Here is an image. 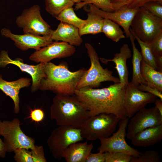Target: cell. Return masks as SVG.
Listing matches in <instances>:
<instances>
[{
  "label": "cell",
  "mask_w": 162,
  "mask_h": 162,
  "mask_svg": "<svg viewBox=\"0 0 162 162\" xmlns=\"http://www.w3.org/2000/svg\"><path fill=\"white\" fill-rule=\"evenodd\" d=\"M44 0L46 11L55 18L63 10L74 4L70 0Z\"/></svg>",
  "instance_id": "obj_26"
},
{
  "label": "cell",
  "mask_w": 162,
  "mask_h": 162,
  "mask_svg": "<svg viewBox=\"0 0 162 162\" xmlns=\"http://www.w3.org/2000/svg\"><path fill=\"white\" fill-rule=\"evenodd\" d=\"M19 148L14 152V160L17 162H36V158L34 149H30Z\"/></svg>",
  "instance_id": "obj_30"
},
{
  "label": "cell",
  "mask_w": 162,
  "mask_h": 162,
  "mask_svg": "<svg viewBox=\"0 0 162 162\" xmlns=\"http://www.w3.org/2000/svg\"><path fill=\"white\" fill-rule=\"evenodd\" d=\"M160 158L158 152L151 150L141 153L139 157H132L130 162H160Z\"/></svg>",
  "instance_id": "obj_31"
},
{
  "label": "cell",
  "mask_w": 162,
  "mask_h": 162,
  "mask_svg": "<svg viewBox=\"0 0 162 162\" xmlns=\"http://www.w3.org/2000/svg\"><path fill=\"white\" fill-rule=\"evenodd\" d=\"M162 139V124L146 128L137 133L131 139V143L138 147L153 145Z\"/></svg>",
  "instance_id": "obj_20"
},
{
  "label": "cell",
  "mask_w": 162,
  "mask_h": 162,
  "mask_svg": "<svg viewBox=\"0 0 162 162\" xmlns=\"http://www.w3.org/2000/svg\"><path fill=\"white\" fill-rule=\"evenodd\" d=\"M50 117L58 126L81 128L90 117L88 110L74 95L56 94L50 108Z\"/></svg>",
  "instance_id": "obj_3"
},
{
  "label": "cell",
  "mask_w": 162,
  "mask_h": 162,
  "mask_svg": "<svg viewBox=\"0 0 162 162\" xmlns=\"http://www.w3.org/2000/svg\"><path fill=\"white\" fill-rule=\"evenodd\" d=\"M90 4L104 11L112 12L115 11L113 4L109 0H84L75 4V10H77Z\"/></svg>",
  "instance_id": "obj_29"
},
{
  "label": "cell",
  "mask_w": 162,
  "mask_h": 162,
  "mask_svg": "<svg viewBox=\"0 0 162 162\" xmlns=\"http://www.w3.org/2000/svg\"><path fill=\"white\" fill-rule=\"evenodd\" d=\"M87 18L79 32L81 36L85 34H96L102 32L103 18L92 12L88 11Z\"/></svg>",
  "instance_id": "obj_24"
},
{
  "label": "cell",
  "mask_w": 162,
  "mask_h": 162,
  "mask_svg": "<svg viewBox=\"0 0 162 162\" xmlns=\"http://www.w3.org/2000/svg\"><path fill=\"white\" fill-rule=\"evenodd\" d=\"M1 33L3 36L9 38L13 41L15 45L23 51L29 49L38 50L53 42L50 36H41L29 33L20 35L15 34L9 29L5 28L1 30Z\"/></svg>",
  "instance_id": "obj_16"
},
{
  "label": "cell",
  "mask_w": 162,
  "mask_h": 162,
  "mask_svg": "<svg viewBox=\"0 0 162 162\" xmlns=\"http://www.w3.org/2000/svg\"><path fill=\"white\" fill-rule=\"evenodd\" d=\"M162 124V115L155 107H143L137 112L127 125V138L130 140L138 132L149 128Z\"/></svg>",
  "instance_id": "obj_11"
},
{
  "label": "cell",
  "mask_w": 162,
  "mask_h": 162,
  "mask_svg": "<svg viewBox=\"0 0 162 162\" xmlns=\"http://www.w3.org/2000/svg\"><path fill=\"white\" fill-rule=\"evenodd\" d=\"M102 32L107 38L116 42L125 38L124 32L119 25L107 19H103Z\"/></svg>",
  "instance_id": "obj_25"
},
{
  "label": "cell",
  "mask_w": 162,
  "mask_h": 162,
  "mask_svg": "<svg viewBox=\"0 0 162 162\" xmlns=\"http://www.w3.org/2000/svg\"><path fill=\"white\" fill-rule=\"evenodd\" d=\"M126 86L119 82L101 89L84 87L76 89L74 95L86 106L90 117L105 113L121 119L127 117L124 106Z\"/></svg>",
  "instance_id": "obj_1"
},
{
  "label": "cell",
  "mask_w": 162,
  "mask_h": 162,
  "mask_svg": "<svg viewBox=\"0 0 162 162\" xmlns=\"http://www.w3.org/2000/svg\"><path fill=\"white\" fill-rule=\"evenodd\" d=\"M40 13V7L35 4L25 9L16 18V24L24 33L50 36L53 30L43 19Z\"/></svg>",
  "instance_id": "obj_9"
},
{
  "label": "cell",
  "mask_w": 162,
  "mask_h": 162,
  "mask_svg": "<svg viewBox=\"0 0 162 162\" xmlns=\"http://www.w3.org/2000/svg\"><path fill=\"white\" fill-rule=\"evenodd\" d=\"M80 128L68 125H61L52 132L47 140V145L54 158H62L65 150L72 143L82 141Z\"/></svg>",
  "instance_id": "obj_8"
},
{
  "label": "cell",
  "mask_w": 162,
  "mask_h": 162,
  "mask_svg": "<svg viewBox=\"0 0 162 162\" xmlns=\"http://www.w3.org/2000/svg\"><path fill=\"white\" fill-rule=\"evenodd\" d=\"M152 1H158L162 3V0H131L123 6L130 8H138L142 6L145 3Z\"/></svg>",
  "instance_id": "obj_37"
},
{
  "label": "cell",
  "mask_w": 162,
  "mask_h": 162,
  "mask_svg": "<svg viewBox=\"0 0 162 162\" xmlns=\"http://www.w3.org/2000/svg\"><path fill=\"white\" fill-rule=\"evenodd\" d=\"M105 162H130L131 156L120 152H104Z\"/></svg>",
  "instance_id": "obj_32"
},
{
  "label": "cell",
  "mask_w": 162,
  "mask_h": 162,
  "mask_svg": "<svg viewBox=\"0 0 162 162\" xmlns=\"http://www.w3.org/2000/svg\"><path fill=\"white\" fill-rule=\"evenodd\" d=\"M44 69L46 77L41 80L39 89L71 95L74 94L77 83L86 70L83 68L72 72L65 62L56 65L50 62L44 63Z\"/></svg>",
  "instance_id": "obj_2"
},
{
  "label": "cell",
  "mask_w": 162,
  "mask_h": 162,
  "mask_svg": "<svg viewBox=\"0 0 162 162\" xmlns=\"http://www.w3.org/2000/svg\"><path fill=\"white\" fill-rule=\"evenodd\" d=\"M74 4L82 2L84 0H70Z\"/></svg>",
  "instance_id": "obj_43"
},
{
  "label": "cell",
  "mask_w": 162,
  "mask_h": 162,
  "mask_svg": "<svg viewBox=\"0 0 162 162\" xmlns=\"http://www.w3.org/2000/svg\"><path fill=\"white\" fill-rule=\"evenodd\" d=\"M7 152L4 142L0 138V157L4 158L6 156Z\"/></svg>",
  "instance_id": "obj_40"
},
{
  "label": "cell",
  "mask_w": 162,
  "mask_h": 162,
  "mask_svg": "<svg viewBox=\"0 0 162 162\" xmlns=\"http://www.w3.org/2000/svg\"><path fill=\"white\" fill-rule=\"evenodd\" d=\"M56 18L61 22L71 24L78 28H81L86 21V20H82L77 16L72 7L63 10Z\"/></svg>",
  "instance_id": "obj_27"
},
{
  "label": "cell",
  "mask_w": 162,
  "mask_h": 162,
  "mask_svg": "<svg viewBox=\"0 0 162 162\" xmlns=\"http://www.w3.org/2000/svg\"><path fill=\"white\" fill-rule=\"evenodd\" d=\"M155 57L157 70L162 72V55Z\"/></svg>",
  "instance_id": "obj_41"
},
{
  "label": "cell",
  "mask_w": 162,
  "mask_h": 162,
  "mask_svg": "<svg viewBox=\"0 0 162 162\" xmlns=\"http://www.w3.org/2000/svg\"><path fill=\"white\" fill-rule=\"evenodd\" d=\"M154 103L155 104V106L158 110L162 115V100L160 98L157 99Z\"/></svg>",
  "instance_id": "obj_42"
},
{
  "label": "cell",
  "mask_w": 162,
  "mask_h": 162,
  "mask_svg": "<svg viewBox=\"0 0 162 162\" xmlns=\"http://www.w3.org/2000/svg\"><path fill=\"white\" fill-rule=\"evenodd\" d=\"M91 65L81 77L76 86V89L84 87L98 88L101 83L110 81L114 83L120 82L119 78L114 76L112 72L108 68H104L99 62L98 54L92 46L89 43L85 44Z\"/></svg>",
  "instance_id": "obj_4"
},
{
  "label": "cell",
  "mask_w": 162,
  "mask_h": 162,
  "mask_svg": "<svg viewBox=\"0 0 162 162\" xmlns=\"http://www.w3.org/2000/svg\"><path fill=\"white\" fill-rule=\"evenodd\" d=\"M137 88L142 91H146L151 94L162 100V92L156 88H153L148 85L140 83L137 87Z\"/></svg>",
  "instance_id": "obj_35"
},
{
  "label": "cell",
  "mask_w": 162,
  "mask_h": 162,
  "mask_svg": "<svg viewBox=\"0 0 162 162\" xmlns=\"http://www.w3.org/2000/svg\"><path fill=\"white\" fill-rule=\"evenodd\" d=\"M88 5L89 6L88 7H84L86 11L94 12L103 19H108L115 22L123 28L126 37H129L131 22L140 7L130 8L123 6L113 12H108L101 10L94 4H90Z\"/></svg>",
  "instance_id": "obj_14"
},
{
  "label": "cell",
  "mask_w": 162,
  "mask_h": 162,
  "mask_svg": "<svg viewBox=\"0 0 162 162\" xmlns=\"http://www.w3.org/2000/svg\"><path fill=\"white\" fill-rule=\"evenodd\" d=\"M31 81V80L27 78H21L15 81H7L3 80L0 74V89L13 100L15 113H18L20 110L19 93L20 89L29 86Z\"/></svg>",
  "instance_id": "obj_19"
},
{
  "label": "cell",
  "mask_w": 162,
  "mask_h": 162,
  "mask_svg": "<svg viewBox=\"0 0 162 162\" xmlns=\"http://www.w3.org/2000/svg\"><path fill=\"white\" fill-rule=\"evenodd\" d=\"M129 38L133 51L132 62L133 70L132 79L130 82L132 85L136 87H137L140 83L147 85L146 82L143 79L141 74L140 63L142 59L141 52L136 47L134 42L135 38L131 32Z\"/></svg>",
  "instance_id": "obj_23"
},
{
  "label": "cell",
  "mask_w": 162,
  "mask_h": 162,
  "mask_svg": "<svg viewBox=\"0 0 162 162\" xmlns=\"http://www.w3.org/2000/svg\"><path fill=\"white\" fill-rule=\"evenodd\" d=\"M140 72L147 85L162 92V72L154 69L143 59L140 63Z\"/></svg>",
  "instance_id": "obj_22"
},
{
  "label": "cell",
  "mask_w": 162,
  "mask_h": 162,
  "mask_svg": "<svg viewBox=\"0 0 162 162\" xmlns=\"http://www.w3.org/2000/svg\"><path fill=\"white\" fill-rule=\"evenodd\" d=\"M131 51L127 44H124L120 48L118 53H116L112 59L100 58L101 62L107 64L109 62H112L115 64V68L118 73L120 82L125 86L129 83V73L127 65V60L131 56Z\"/></svg>",
  "instance_id": "obj_17"
},
{
  "label": "cell",
  "mask_w": 162,
  "mask_h": 162,
  "mask_svg": "<svg viewBox=\"0 0 162 162\" xmlns=\"http://www.w3.org/2000/svg\"><path fill=\"white\" fill-rule=\"evenodd\" d=\"M94 146L87 142L71 144L63 152L62 158L68 162H86Z\"/></svg>",
  "instance_id": "obj_21"
},
{
  "label": "cell",
  "mask_w": 162,
  "mask_h": 162,
  "mask_svg": "<svg viewBox=\"0 0 162 162\" xmlns=\"http://www.w3.org/2000/svg\"><path fill=\"white\" fill-rule=\"evenodd\" d=\"M130 29L143 42L149 43L162 32V19L140 7L131 22Z\"/></svg>",
  "instance_id": "obj_5"
},
{
  "label": "cell",
  "mask_w": 162,
  "mask_h": 162,
  "mask_svg": "<svg viewBox=\"0 0 162 162\" xmlns=\"http://www.w3.org/2000/svg\"><path fill=\"white\" fill-rule=\"evenodd\" d=\"M50 36L53 40L61 41L74 46H80L83 42L78 28L62 22L58 25L56 30H53Z\"/></svg>",
  "instance_id": "obj_18"
},
{
  "label": "cell",
  "mask_w": 162,
  "mask_h": 162,
  "mask_svg": "<svg viewBox=\"0 0 162 162\" xmlns=\"http://www.w3.org/2000/svg\"><path fill=\"white\" fill-rule=\"evenodd\" d=\"M8 64H13L18 67L22 72H26L31 76L32 84L31 91L34 92L39 89L41 80L46 77L44 71V63L40 62L36 65L24 63L22 59L16 58L14 60L9 56L8 52L2 50L0 53V67L4 68Z\"/></svg>",
  "instance_id": "obj_15"
},
{
  "label": "cell",
  "mask_w": 162,
  "mask_h": 162,
  "mask_svg": "<svg viewBox=\"0 0 162 162\" xmlns=\"http://www.w3.org/2000/svg\"><path fill=\"white\" fill-rule=\"evenodd\" d=\"M128 122V117L121 119L119 122L118 129L116 133L107 138L99 139L100 145L98 148L99 152H120L133 157H139L141 153L128 145L125 140Z\"/></svg>",
  "instance_id": "obj_10"
},
{
  "label": "cell",
  "mask_w": 162,
  "mask_h": 162,
  "mask_svg": "<svg viewBox=\"0 0 162 162\" xmlns=\"http://www.w3.org/2000/svg\"><path fill=\"white\" fill-rule=\"evenodd\" d=\"M155 96L138 89L130 82L126 86L124 96V106L127 117L131 118L148 104L154 103Z\"/></svg>",
  "instance_id": "obj_13"
},
{
  "label": "cell",
  "mask_w": 162,
  "mask_h": 162,
  "mask_svg": "<svg viewBox=\"0 0 162 162\" xmlns=\"http://www.w3.org/2000/svg\"><path fill=\"white\" fill-rule=\"evenodd\" d=\"M148 44L151 52L154 56L162 55V32Z\"/></svg>",
  "instance_id": "obj_34"
},
{
  "label": "cell",
  "mask_w": 162,
  "mask_h": 162,
  "mask_svg": "<svg viewBox=\"0 0 162 162\" xmlns=\"http://www.w3.org/2000/svg\"><path fill=\"white\" fill-rule=\"evenodd\" d=\"M114 5L115 10H117L125 5L130 0H109Z\"/></svg>",
  "instance_id": "obj_39"
},
{
  "label": "cell",
  "mask_w": 162,
  "mask_h": 162,
  "mask_svg": "<svg viewBox=\"0 0 162 162\" xmlns=\"http://www.w3.org/2000/svg\"><path fill=\"white\" fill-rule=\"evenodd\" d=\"M44 114L40 109H35L31 111L30 118L32 120L37 122L42 121L44 118Z\"/></svg>",
  "instance_id": "obj_38"
},
{
  "label": "cell",
  "mask_w": 162,
  "mask_h": 162,
  "mask_svg": "<svg viewBox=\"0 0 162 162\" xmlns=\"http://www.w3.org/2000/svg\"><path fill=\"white\" fill-rule=\"evenodd\" d=\"M86 162H105L104 152H99L97 153L90 154Z\"/></svg>",
  "instance_id": "obj_36"
},
{
  "label": "cell",
  "mask_w": 162,
  "mask_h": 162,
  "mask_svg": "<svg viewBox=\"0 0 162 162\" xmlns=\"http://www.w3.org/2000/svg\"><path fill=\"white\" fill-rule=\"evenodd\" d=\"M20 121L17 118L11 121L0 120V135L4 138L7 152H14L19 148H34L35 140L26 135L20 127Z\"/></svg>",
  "instance_id": "obj_7"
},
{
  "label": "cell",
  "mask_w": 162,
  "mask_h": 162,
  "mask_svg": "<svg viewBox=\"0 0 162 162\" xmlns=\"http://www.w3.org/2000/svg\"><path fill=\"white\" fill-rule=\"evenodd\" d=\"M120 119L112 114L102 113L90 117L80 128L82 136L92 141L107 138L116 130Z\"/></svg>",
  "instance_id": "obj_6"
},
{
  "label": "cell",
  "mask_w": 162,
  "mask_h": 162,
  "mask_svg": "<svg viewBox=\"0 0 162 162\" xmlns=\"http://www.w3.org/2000/svg\"><path fill=\"white\" fill-rule=\"evenodd\" d=\"M132 34L139 43L141 49V53L143 59L147 64L157 70L155 57L153 55L150 49L148 43L142 42L138 38L130 28ZM158 71V70H157Z\"/></svg>",
  "instance_id": "obj_28"
},
{
  "label": "cell",
  "mask_w": 162,
  "mask_h": 162,
  "mask_svg": "<svg viewBox=\"0 0 162 162\" xmlns=\"http://www.w3.org/2000/svg\"><path fill=\"white\" fill-rule=\"evenodd\" d=\"M74 46L63 42H53L51 44L36 51L29 57V59L35 63L49 62L56 58L70 57L75 52Z\"/></svg>",
  "instance_id": "obj_12"
},
{
  "label": "cell",
  "mask_w": 162,
  "mask_h": 162,
  "mask_svg": "<svg viewBox=\"0 0 162 162\" xmlns=\"http://www.w3.org/2000/svg\"><path fill=\"white\" fill-rule=\"evenodd\" d=\"M142 6L154 15L162 19V3L158 1L148 2Z\"/></svg>",
  "instance_id": "obj_33"
}]
</instances>
